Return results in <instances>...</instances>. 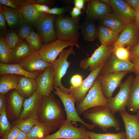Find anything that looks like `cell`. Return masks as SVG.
<instances>
[{"mask_svg":"<svg viewBox=\"0 0 139 139\" xmlns=\"http://www.w3.org/2000/svg\"><path fill=\"white\" fill-rule=\"evenodd\" d=\"M79 17L74 18L65 17L62 15L58 16L55 19L54 27L57 39L63 40L78 41L80 27Z\"/></svg>","mask_w":139,"mask_h":139,"instance_id":"obj_3","label":"cell"},{"mask_svg":"<svg viewBox=\"0 0 139 139\" xmlns=\"http://www.w3.org/2000/svg\"><path fill=\"white\" fill-rule=\"evenodd\" d=\"M133 67V64L130 60H120L112 53L105 63L98 75L105 76L111 73L124 71L134 72Z\"/></svg>","mask_w":139,"mask_h":139,"instance_id":"obj_14","label":"cell"},{"mask_svg":"<svg viewBox=\"0 0 139 139\" xmlns=\"http://www.w3.org/2000/svg\"><path fill=\"white\" fill-rule=\"evenodd\" d=\"M121 46L114 48L112 53L118 59L123 61L130 60V48Z\"/></svg>","mask_w":139,"mask_h":139,"instance_id":"obj_39","label":"cell"},{"mask_svg":"<svg viewBox=\"0 0 139 139\" xmlns=\"http://www.w3.org/2000/svg\"><path fill=\"white\" fill-rule=\"evenodd\" d=\"M4 39L8 46L12 49L23 41L19 37L18 33L13 31L7 33L5 36Z\"/></svg>","mask_w":139,"mask_h":139,"instance_id":"obj_40","label":"cell"},{"mask_svg":"<svg viewBox=\"0 0 139 139\" xmlns=\"http://www.w3.org/2000/svg\"><path fill=\"white\" fill-rule=\"evenodd\" d=\"M21 10L24 22L30 25L34 26L47 14L37 11L33 4L30 3L25 5Z\"/></svg>","mask_w":139,"mask_h":139,"instance_id":"obj_25","label":"cell"},{"mask_svg":"<svg viewBox=\"0 0 139 139\" xmlns=\"http://www.w3.org/2000/svg\"><path fill=\"white\" fill-rule=\"evenodd\" d=\"M72 122L65 120L59 129L54 134L42 139H87L89 138L88 131L82 124L80 127L73 125Z\"/></svg>","mask_w":139,"mask_h":139,"instance_id":"obj_6","label":"cell"},{"mask_svg":"<svg viewBox=\"0 0 139 139\" xmlns=\"http://www.w3.org/2000/svg\"><path fill=\"white\" fill-rule=\"evenodd\" d=\"M126 107L129 111L139 110V74H137L132 82Z\"/></svg>","mask_w":139,"mask_h":139,"instance_id":"obj_27","label":"cell"},{"mask_svg":"<svg viewBox=\"0 0 139 139\" xmlns=\"http://www.w3.org/2000/svg\"><path fill=\"white\" fill-rule=\"evenodd\" d=\"M82 12L81 11V9L74 6L71 11V17L75 18L78 17Z\"/></svg>","mask_w":139,"mask_h":139,"instance_id":"obj_52","label":"cell"},{"mask_svg":"<svg viewBox=\"0 0 139 139\" xmlns=\"http://www.w3.org/2000/svg\"><path fill=\"white\" fill-rule=\"evenodd\" d=\"M133 79V76L129 75L126 80L121 83L119 86L120 90L117 95L108 99V106L114 114L125 110Z\"/></svg>","mask_w":139,"mask_h":139,"instance_id":"obj_10","label":"cell"},{"mask_svg":"<svg viewBox=\"0 0 139 139\" xmlns=\"http://www.w3.org/2000/svg\"><path fill=\"white\" fill-rule=\"evenodd\" d=\"M112 12L110 5L101 0H88L86 11V21H99L105 14Z\"/></svg>","mask_w":139,"mask_h":139,"instance_id":"obj_17","label":"cell"},{"mask_svg":"<svg viewBox=\"0 0 139 139\" xmlns=\"http://www.w3.org/2000/svg\"><path fill=\"white\" fill-rule=\"evenodd\" d=\"M20 76L10 74L1 75L0 94L5 95L11 90L16 89Z\"/></svg>","mask_w":139,"mask_h":139,"instance_id":"obj_30","label":"cell"},{"mask_svg":"<svg viewBox=\"0 0 139 139\" xmlns=\"http://www.w3.org/2000/svg\"><path fill=\"white\" fill-rule=\"evenodd\" d=\"M139 42V27L135 22L126 26L112 46L114 48L120 46H128L131 49Z\"/></svg>","mask_w":139,"mask_h":139,"instance_id":"obj_16","label":"cell"},{"mask_svg":"<svg viewBox=\"0 0 139 139\" xmlns=\"http://www.w3.org/2000/svg\"><path fill=\"white\" fill-rule=\"evenodd\" d=\"M50 133L45 124L38 122L27 133L29 139H42L49 135Z\"/></svg>","mask_w":139,"mask_h":139,"instance_id":"obj_33","label":"cell"},{"mask_svg":"<svg viewBox=\"0 0 139 139\" xmlns=\"http://www.w3.org/2000/svg\"><path fill=\"white\" fill-rule=\"evenodd\" d=\"M35 4L47 5L50 4L51 1L48 0H35Z\"/></svg>","mask_w":139,"mask_h":139,"instance_id":"obj_55","label":"cell"},{"mask_svg":"<svg viewBox=\"0 0 139 139\" xmlns=\"http://www.w3.org/2000/svg\"><path fill=\"white\" fill-rule=\"evenodd\" d=\"M60 103L52 93L49 96L44 97L37 115L39 122L46 125L50 133L59 128L65 120Z\"/></svg>","mask_w":139,"mask_h":139,"instance_id":"obj_1","label":"cell"},{"mask_svg":"<svg viewBox=\"0 0 139 139\" xmlns=\"http://www.w3.org/2000/svg\"><path fill=\"white\" fill-rule=\"evenodd\" d=\"M40 72H28L24 70L19 63L5 64L0 63V75L5 74H10L36 79Z\"/></svg>","mask_w":139,"mask_h":139,"instance_id":"obj_28","label":"cell"},{"mask_svg":"<svg viewBox=\"0 0 139 139\" xmlns=\"http://www.w3.org/2000/svg\"><path fill=\"white\" fill-rule=\"evenodd\" d=\"M36 79L20 75L16 89L25 99L30 97L37 90Z\"/></svg>","mask_w":139,"mask_h":139,"instance_id":"obj_26","label":"cell"},{"mask_svg":"<svg viewBox=\"0 0 139 139\" xmlns=\"http://www.w3.org/2000/svg\"><path fill=\"white\" fill-rule=\"evenodd\" d=\"M77 42L76 41H66L57 39L53 42L42 44L38 52L44 61L52 64L56 59L58 56L66 47L75 46L80 48Z\"/></svg>","mask_w":139,"mask_h":139,"instance_id":"obj_8","label":"cell"},{"mask_svg":"<svg viewBox=\"0 0 139 139\" xmlns=\"http://www.w3.org/2000/svg\"><path fill=\"white\" fill-rule=\"evenodd\" d=\"M0 11L4 15L9 27L12 29L19 28L24 22L21 10L1 4Z\"/></svg>","mask_w":139,"mask_h":139,"instance_id":"obj_23","label":"cell"},{"mask_svg":"<svg viewBox=\"0 0 139 139\" xmlns=\"http://www.w3.org/2000/svg\"><path fill=\"white\" fill-rule=\"evenodd\" d=\"M33 5L37 11L42 13H45L50 9L48 6L45 5L35 4Z\"/></svg>","mask_w":139,"mask_h":139,"instance_id":"obj_48","label":"cell"},{"mask_svg":"<svg viewBox=\"0 0 139 139\" xmlns=\"http://www.w3.org/2000/svg\"><path fill=\"white\" fill-rule=\"evenodd\" d=\"M7 104L6 96L0 94V112L6 110Z\"/></svg>","mask_w":139,"mask_h":139,"instance_id":"obj_47","label":"cell"},{"mask_svg":"<svg viewBox=\"0 0 139 139\" xmlns=\"http://www.w3.org/2000/svg\"><path fill=\"white\" fill-rule=\"evenodd\" d=\"M26 71L30 73L41 72L52 64L44 61L38 52H34L18 63Z\"/></svg>","mask_w":139,"mask_h":139,"instance_id":"obj_20","label":"cell"},{"mask_svg":"<svg viewBox=\"0 0 139 139\" xmlns=\"http://www.w3.org/2000/svg\"><path fill=\"white\" fill-rule=\"evenodd\" d=\"M12 128L8 120L6 110L0 112V139L7 134Z\"/></svg>","mask_w":139,"mask_h":139,"instance_id":"obj_38","label":"cell"},{"mask_svg":"<svg viewBox=\"0 0 139 139\" xmlns=\"http://www.w3.org/2000/svg\"><path fill=\"white\" fill-rule=\"evenodd\" d=\"M38 122L37 115H34L24 120L16 119L14 121L13 127H16L21 131L27 133Z\"/></svg>","mask_w":139,"mask_h":139,"instance_id":"obj_34","label":"cell"},{"mask_svg":"<svg viewBox=\"0 0 139 139\" xmlns=\"http://www.w3.org/2000/svg\"><path fill=\"white\" fill-rule=\"evenodd\" d=\"M25 40L35 52H38L42 44L40 34L32 29Z\"/></svg>","mask_w":139,"mask_h":139,"instance_id":"obj_37","label":"cell"},{"mask_svg":"<svg viewBox=\"0 0 139 139\" xmlns=\"http://www.w3.org/2000/svg\"><path fill=\"white\" fill-rule=\"evenodd\" d=\"M130 72L124 71L111 73L105 76L98 75L96 78L99 81L103 94L107 99L112 97L115 90L119 87L122 79Z\"/></svg>","mask_w":139,"mask_h":139,"instance_id":"obj_12","label":"cell"},{"mask_svg":"<svg viewBox=\"0 0 139 139\" xmlns=\"http://www.w3.org/2000/svg\"><path fill=\"white\" fill-rule=\"evenodd\" d=\"M130 60L133 58H139V42L130 49Z\"/></svg>","mask_w":139,"mask_h":139,"instance_id":"obj_46","label":"cell"},{"mask_svg":"<svg viewBox=\"0 0 139 139\" xmlns=\"http://www.w3.org/2000/svg\"><path fill=\"white\" fill-rule=\"evenodd\" d=\"M112 12L126 25L136 22L135 11L125 0H109Z\"/></svg>","mask_w":139,"mask_h":139,"instance_id":"obj_13","label":"cell"},{"mask_svg":"<svg viewBox=\"0 0 139 139\" xmlns=\"http://www.w3.org/2000/svg\"><path fill=\"white\" fill-rule=\"evenodd\" d=\"M82 81V76L79 74L73 75L71 77L70 80L71 86L73 87L79 86L81 84Z\"/></svg>","mask_w":139,"mask_h":139,"instance_id":"obj_44","label":"cell"},{"mask_svg":"<svg viewBox=\"0 0 139 139\" xmlns=\"http://www.w3.org/2000/svg\"><path fill=\"white\" fill-rule=\"evenodd\" d=\"M98 24L108 27L119 33L127 25L113 12L109 13L102 16L99 21Z\"/></svg>","mask_w":139,"mask_h":139,"instance_id":"obj_29","label":"cell"},{"mask_svg":"<svg viewBox=\"0 0 139 139\" xmlns=\"http://www.w3.org/2000/svg\"><path fill=\"white\" fill-rule=\"evenodd\" d=\"M83 117L90 121L92 125L107 133L108 129L114 127L120 129V124L114 114L107 106H98L91 108L84 112Z\"/></svg>","mask_w":139,"mask_h":139,"instance_id":"obj_2","label":"cell"},{"mask_svg":"<svg viewBox=\"0 0 139 139\" xmlns=\"http://www.w3.org/2000/svg\"><path fill=\"white\" fill-rule=\"evenodd\" d=\"M124 122L127 139H139V116L131 115L126 110L119 112Z\"/></svg>","mask_w":139,"mask_h":139,"instance_id":"obj_22","label":"cell"},{"mask_svg":"<svg viewBox=\"0 0 139 139\" xmlns=\"http://www.w3.org/2000/svg\"><path fill=\"white\" fill-rule=\"evenodd\" d=\"M30 25L24 23L18 28V34L20 39H25L29 35L32 30Z\"/></svg>","mask_w":139,"mask_h":139,"instance_id":"obj_42","label":"cell"},{"mask_svg":"<svg viewBox=\"0 0 139 139\" xmlns=\"http://www.w3.org/2000/svg\"><path fill=\"white\" fill-rule=\"evenodd\" d=\"M136 112L137 113V114H138V115L139 116V110H138L136 111Z\"/></svg>","mask_w":139,"mask_h":139,"instance_id":"obj_57","label":"cell"},{"mask_svg":"<svg viewBox=\"0 0 139 139\" xmlns=\"http://www.w3.org/2000/svg\"><path fill=\"white\" fill-rule=\"evenodd\" d=\"M135 11L139 9V0H125Z\"/></svg>","mask_w":139,"mask_h":139,"instance_id":"obj_49","label":"cell"},{"mask_svg":"<svg viewBox=\"0 0 139 139\" xmlns=\"http://www.w3.org/2000/svg\"><path fill=\"white\" fill-rule=\"evenodd\" d=\"M88 0H74L73 3L74 6L80 9L85 10V4L87 2Z\"/></svg>","mask_w":139,"mask_h":139,"instance_id":"obj_51","label":"cell"},{"mask_svg":"<svg viewBox=\"0 0 139 139\" xmlns=\"http://www.w3.org/2000/svg\"><path fill=\"white\" fill-rule=\"evenodd\" d=\"M91 139L90 138H88V139Z\"/></svg>","mask_w":139,"mask_h":139,"instance_id":"obj_58","label":"cell"},{"mask_svg":"<svg viewBox=\"0 0 139 139\" xmlns=\"http://www.w3.org/2000/svg\"><path fill=\"white\" fill-rule=\"evenodd\" d=\"M6 111L8 118L18 119L22 110L25 99L16 89L6 96Z\"/></svg>","mask_w":139,"mask_h":139,"instance_id":"obj_19","label":"cell"},{"mask_svg":"<svg viewBox=\"0 0 139 139\" xmlns=\"http://www.w3.org/2000/svg\"><path fill=\"white\" fill-rule=\"evenodd\" d=\"M55 20L54 15L47 14L35 25L44 44L53 42L57 39L55 30Z\"/></svg>","mask_w":139,"mask_h":139,"instance_id":"obj_15","label":"cell"},{"mask_svg":"<svg viewBox=\"0 0 139 139\" xmlns=\"http://www.w3.org/2000/svg\"><path fill=\"white\" fill-rule=\"evenodd\" d=\"M120 34L108 27L99 24L97 26V38L99 39L101 45L103 46H112Z\"/></svg>","mask_w":139,"mask_h":139,"instance_id":"obj_24","label":"cell"},{"mask_svg":"<svg viewBox=\"0 0 139 139\" xmlns=\"http://www.w3.org/2000/svg\"><path fill=\"white\" fill-rule=\"evenodd\" d=\"M54 88L55 89L53 91L54 94L58 96L63 104L66 112V120L71 121L76 127L78 126L77 122H79L89 130H92L95 127L92 124L85 122L80 118L75 106V100L71 95L64 93L58 87H54Z\"/></svg>","mask_w":139,"mask_h":139,"instance_id":"obj_7","label":"cell"},{"mask_svg":"<svg viewBox=\"0 0 139 139\" xmlns=\"http://www.w3.org/2000/svg\"><path fill=\"white\" fill-rule=\"evenodd\" d=\"M44 96L37 90L29 98L25 99L19 120L25 119L30 116L37 115Z\"/></svg>","mask_w":139,"mask_h":139,"instance_id":"obj_21","label":"cell"},{"mask_svg":"<svg viewBox=\"0 0 139 139\" xmlns=\"http://www.w3.org/2000/svg\"><path fill=\"white\" fill-rule=\"evenodd\" d=\"M6 20L2 13L0 12V27L2 29H5L6 27Z\"/></svg>","mask_w":139,"mask_h":139,"instance_id":"obj_53","label":"cell"},{"mask_svg":"<svg viewBox=\"0 0 139 139\" xmlns=\"http://www.w3.org/2000/svg\"><path fill=\"white\" fill-rule=\"evenodd\" d=\"M136 23L139 27V9L135 11Z\"/></svg>","mask_w":139,"mask_h":139,"instance_id":"obj_56","label":"cell"},{"mask_svg":"<svg viewBox=\"0 0 139 139\" xmlns=\"http://www.w3.org/2000/svg\"><path fill=\"white\" fill-rule=\"evenodd\" d=\"M88 132L91 139H127L125 132H121L116 133H97L89 131Z\"/></svg>","mask_w":139,"mask_h":139,"instance_id":"obj_36","label":"cell"},{"mask_svg":"<svg viewBox=\"0 0 139 139\" xmlns=\"http://www.w3.org/2000/svg\"><path fill=\"white\" fill-rule=\"evenodd\" d=\"M34 52V51L29 44L27 42L23 40L12 49V63H18L22 59Z\"/></svg>","mask_w":139,"mask_h":139,"instance_id":"obj_31","label":"cell"},{"mask_svg":"<svg viewBox=\"0 0 139 139\" xmlns=\"http://www.w3.org/2000/svg\"><path fill=\"white\" fill-rule=\"evenodd\" d=\"M73 46H71L68 49H63L59 54L58 58L52 65L54 74L53 86L58 87L61 91L65 93H68V88L63 85L61 80L71 64L67 60L68 56L71 54L75 55Z\"/></svg>","mask_w":139,"mask_h":139,"instance_id":"obj_5","label":"cell"},{"mask_svg":"<svg viewBox=\"0 0 139 139\" xmlns=\"http://www.w3.org/2000/svg\"><path fill=\"white\" fill-rule=\"evenodd\" d=\"M16 139H29L27 133L21 131L18 134Z\"/></svg>","mask_w":139,"mask_h":139,"instance_id":"obj_54","label":"cell"},{"mask_svg":"<svg viewBox=\"0 0 139 139\" xmlns=\"http://www.w3.org/2000/svg\"><path fill=\"white\" fill-rule=\"evenodd\" d=\"M114 50L112 46L107 47L101 45L95 50L91 56L81 60L80 67L84 70L88 69L91 72L105 63Z\"/></svg>","mask_w":139,"mask_h":139,"instance_id":"obj_9","label":"cell"},{"mask_svg":"<svg viewBox=\"0 0 139 139\" xmlns=\"http://www.w3.org/2000/svg\"><path fill=\"white\" fill-rule=\"evenodd\" d=\"M134 65V72L137 74H139V58H133L130 60Z\"/></svg>","mask_w":139,"mask_h":139,"instance_id":"obj_50","label":"cell"},{"mask_svg":"<svg viewBox=\"0 0 139 139\" xmlns=\"http://www.w3.org/2000/svg\"><path fill=\"white\" fill-rule=\"evenodd\" d=\"M66 9L64 8H59L58 7H54L50 8L48 11L45 13L50 14L62 15L65 12Z\"/></svg>","mask_w":139,"mask_h":139,"instance_id":"obj_45","label":"cell"},{"mask_svg":"<svg viewBox=\"0 0 139 139\" xmlns=\"http://www.w3.org/2000/svg\"><path fill=\"white\" fill-rule=\"evenodd\" d=\"M108 101L103 94L101 84L96 78L84 100L76 108V110L79 115H80L92 107L108 106Z\"/></svg>","mask_w":139,"mask_h":139,"instance_id":"obj_4","label":"cell"},{"mask_svg":"<svg viewBox=\"0 0 139 139\" xmlns=\"http://www.w3.org/2000/svg\"><path fill=\"white\" fill-rule=\"evenodd\" d=\"M54 72L51 65L40 72L36 79L37 90L43 96H49L54 90Z\"/></svg>","mask_w":139,"mask_h":139,"instance_id":"obj_18","label":"cell"},{"mask_svg":"<svg viewBox=\"0 0 139 139\" xmlns=\"http://www.w3.org/2000/svg\"><path fill=\"white\" fill-rule=\"evenodd\" d=\"M28 3H31L30 0H0L1 4L20 10Z\"/></svg>","mask_w":139,"mask_h":139,"instance_id":"obj_41","label":"cell"},{"mask_svg":"<svg viewBox=\"0 0 139 139\" xmlns=\"http://www.w3.org/2000/svg\"><path fill=\"white\" fill-rule=\"evenodd\" d=\"M12 50L7 44L4 38L0 37V63L5 64H12Z\"/></svg>","mask_w":139,"mask_h":139,"instance_id":"obj_35","label":"cell"},{"mask_svg":"<svg viewBox=\"0 0 139 139\" xmlns=\"http://www.w3.org/2000/svg\"><path fill=\"white\" fill-rule=\"evenodd\" d=\"M81 32L86 41H93L97 38V26L93 20L83 22L81 27Z\"/></svg>","mask_w":139,"mask_h":139,"instance_id":"obj_32","label":"cell"},{"mask_svg":"<svg viewBox=\"0 0 139 139\" xmlns=\"http://www.w3.org/2000/svg\"><path fill=\"white\" fill-rule=\"evenodd\" d=\"M105 63L91 72L88 76L79 86L76 87L71 86L68 88V93L71 95L75 100L78 106L83 101L88 92L92 86L96 78Z\"/></svg>","mask_w":139,"mask_h":139,"instance_id":"obj_11","label":"cell"},{"mask_svg":"<svg viewBox=\"0 0 139 139\" xmlns=\"http://www.w3.org/2000/svg\"><path fill=\"white\" fill-rule=\"evenodd\" d=\"M21 131L18 128L13 127L1 139H16L18 134Z\"/></svg>","mask_w":139,"mask_h":139,"instance_id":"obj_43","label":"cell"}]
</instances>
